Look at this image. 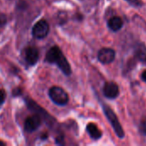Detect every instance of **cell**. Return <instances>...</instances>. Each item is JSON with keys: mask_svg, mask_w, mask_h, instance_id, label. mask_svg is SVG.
<instances>
[{"mask_svg": "<svg viewBox=\"0 0 146 146\" xmlns=\"http://www.w3.org/2000/svg\"><path fill=\"white\" fill-rule=\"evenodd\" d=\"M46 61L50 63H56L58 68L62 70V72L66 75H70L72 73L71 67L69 65V62L62 54L61 49L58 46H53L51 47L45 57Z\"/></svg>", "mask_w": 146, "mask_h": 146, "instance_id": "cell-1", "label": "cell"}, {"mask_svg": "<svg viewBox=\"0 0 146 146\" xmlns=\"http://www.w3.org/2000/svg\"><path fill=\"white\" fill-rule=\"evenodd\" d=\"M103 110H104V115H106L109 122L110 123L111 127H113L117 137L120 139H123L125 137V133H124V130H123L120 121H118V118H117L116 115L115 114V112L107 104L103 105Z\"/></svg>", "mask_w": 146, "mask_h": 146, "instance_id": "cell-2", "label": "cell"}, {"mask_svg": "<svg viewBox=\"0 0 146 146\" xmlns=\"http://www.w3.org/2000/svg\"><path fill=\"white\" fill-rule=\"evenodd\" d=\"M49 97L51 101L60 106H63L68 102V95L59 86H53L49 91Z\"/></svg>", "mask_w": 146, "mask_h": 146, "instance_id": "cell-3", "label": "cell"}, {"mask_svg": "<svg viewBox=\"0 0 146 146\" xmlns=\"http://www.w3.org/2000/svg\"><path fill=\"white\" fill-rule=\"evenodd\" d=\"M49 31H50L49 23L45 20H40L33 26L32 33L34 38L40 39L45 38L48 35Z\"/></svg>", "mask_w": 146, "mask_h": 146, "instance_id": "cell-4", "label": "cell"}, {"mask_svg": "<svg viewBox=\"0 0 146 146\" xmlns=\"http://www.w3.org/2000/svg\"><path fill=\"white\" fill-rule=\"evenodd\" d=\"M98 57L99 62H102L103 64H110L115 60V52L113 49L103 48L99 50L98 54Z\"/></svg>", "mask_w": 146, "mask_h": 146, "instance_id": "cell-5", "label": "cell"}, {"mask_svg": "<svg viewBox=\"0 0 146 146\" xmlns=\"http://www.w3.org/2000/svg\"><path fill=\"white\" fill-rule=\"evenodd\" d=\"M41 124V118L38 115H33L27 117L24 123V129L27 133L37 130Z\"/></svg>", "mask_w": 146, "mask_h": 146, "instance_id": "cell-6", "label": "cell"}, {"mask_svg": "<svg viewBox=\"0 0 146 146\" xmlns=\"http://www.w3.org/2000/svg\"><path fill=\"white\" fill-rule=\"evenodd\" d=\"M103 92L104 95L110 99H114L117 98L120 93L119 87L115 82H106L104 84Z\"/></svg>", "mask_w": 146, "mask_h": 146, "instance_id": "cell-7", "label": "cell"}, {"mask_svg": "<svg viewBox=\"0 0 146 146\" xmlns=\"http://www.w3.org/2000/svg\"><path fill=\"white\" fill-rule=\"evenodd\" d=\"M38 57H39V54H38V51L36 48L34 47H28L27 50H26V52H25V59L27 61V62L33 66V65H35L38 60Z\"/></svg>", "mask_w": 146, "mask_h": 146, "instance_id": "cell-8", "label": "cell"}, {"mask_svg": "<svg viewBox=\"0 0 146 146\" xmlns=\"http://www.w3.org/2000/svg\"><path fill=\"white\" fill-rule=\"evenodd\" d=\"M122 27H123V21L119 16H114L110 18L108 21V27L113 32H117L121 30Z\"/></svg>", "mask_w": 146, "mask_h": 146, "instance_id": "cell-9", "label": "cell"}, {"mask_svg": "<svg viewBox=\"0 0 146 146\" xmlns=\"http://www.w3.org/2000/svg\"><path fill=\"white\" fill-rule=\"evenodd\" d=\"M135 57L143 62H146V45L143 43H139L136 45L134 50Z\"/></svg>", "mask_w": 146, "mask_h": 146, "instance_id": "cell-10", "label": "cell"}, {"mask_svg": "<svg viewBox=\"0 0 146 146\" xmlns=\"http://www.w3.org/2000/svg\"><path fill=\"white\" fill-rule=\"evenodd\" d=\"M86 131L90 137L93 139H99L102 137V132L94 123H89L86 126Z\"/></svg>", "mask_w": 146, "mask_h": 146, "instance_id": "cell-11", "label": "cell"}, {"mask_svg": "<svg viewBox=\"0 0 146 146\" xmlns=\"http://www.w3.org/2000/svg\"><path fill=\"white\" fill-rule=\"evenodd\" d=\"M139 131H140V133H141L143 135L146 136V117L145 118H144V119L141 121V122H140V125H139Z\"/></svg>", "mask_w": 146, "mask_h": 146, "instance_id": "cell-12", "label": "cell"}, {"mask_svg": "<svg viewBox=\"0 0 146 146\" xmlns=\"http://www.w3.org/2000/svg\"><path fill=\"white\" fill-rule=\"evenodd\" d=\"M5 98H6V94H5L4 90L0 89V105L5 101Z\"/></svg>", "mask_w": 146, "mask_h": 146, "instance_id": "cell-13", "label": "cell"}, {"mask_svg": "<svg viewBox=\"0 0 146 146\" xmlns=\"http://www.w3.org/2000/svg\"><path fill=\"white\" fill-rule=\"evenodd\" d=\"M126 1L128 2L131 5H133V6H140L142 4L140 0H126Z\"/></svg>", "mask_w": 146, "mask_h": 146, "instance_id": "cell-14", "label": "cell"}, {"mask_svg": "<svg viewBox=\"0 0 146 146\" xmlns=\"http://www.w3.org/2000/svg\"><path fill=\"white\" fill-rule=\"evenodd\" d=\"M7 22V17L4 14L0 13V26L4 25Z\"/></svg>", "mask_w": 146, "mask_h": 146, "instance_id": "cell-15", "label": "cell"}, {"mask_svg": "<svg viewBox=\"0 0 146 146\" xmlns=\"http://www.w3.org/2000/svg\"><path fill=\"white\" fill-rule=\"evenodd\" d=\"M56 144L58 145H62L63 144V137L60 136L58 138H56Z\"/></svg>", "mask_w": 146, "mask_h": 146, "instance_id": "cell-16", "label": "cell"}, {"mask_svg": "<svg viewBox=\"0 0 146 146\" xmlns=\"http://www.w3.org/2000/svg\"><path fill=\"white\" fill-rule=\"evenodd\" d=\"M21 93V89H19V88H17V89H15V90L13 91V95H14V96L20 95Z\"/></svg>", "mask_w": 146, "mask_h": 146, "instance_id": "cell-17", "label": "cell"}, {"mask_svg": "<svg viewBox=\"0 0 146 146\" xmlns=\"http://www.w3.org/2000/svg\"><path fill=\"white\" fill-rule=\"evenodd\" d=\"M141 78H142V80L146 82V70H145L143 73H142V74H141Z\"/></svg>", "mask_w": 146, "mask_h": 146, "instance_id": "cell-18", "label": "cell"}, {"mask_svg": "<svg viewBox=\"0 0 146 146\" xmlns=\"http://www.w3.org/2000/svg\"><path fill=\"white\" fill-rule=\"evenodd\" d=\"M3 145H5V144H4L3 142H2V141L0 140V146H3Z\"/></svg>", "mask_w": 146, "mask_h": 146, "instance_id": "cell-19", "label": "cell"}]
</instances>
